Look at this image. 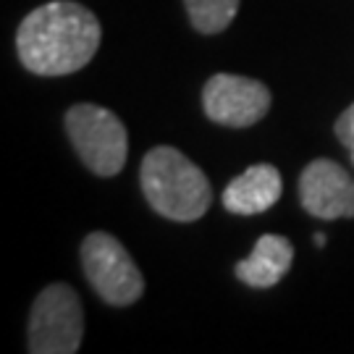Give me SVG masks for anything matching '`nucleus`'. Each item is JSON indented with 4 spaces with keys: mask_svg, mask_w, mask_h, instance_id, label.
Segmentation results:
<instances>
[{
    "mask_svg": "<svg viewBox=\"0 0 354 354\" xmlns=\"http://www.w3.org/2000/svg\"><path fill=\"white\" fill-rule=\"evenodd\" d=\"M333 131H336V137H339V142H342L344 147L354 152V102L339 115V121H336Z\"/></svg>",
    "mask_w": 354,
    "mask_h": 354,
    "instance_id": "9b49d317",
    "label": "nucleus"
},
{
    "mask_svg": "<svg viewBox=\"0 0 354 354\" xmlns=\"http://www.w3.org/2000/svg\"><path fill=\"white\" fill-rule=\"evenodd\" d=\"M140 184L150 207L176 223H192L213 205V187L176 147H152L140 168Z\"/></svg>",
    "mask_w": 354,
    "mask_h": 354,
    "instance_id": "f03ea898",
    "label": "nucleus"
},
{
    "mask_svg": "<svg viewBox=\"0 0 354 354\" xmlns=\"http://www.w3.org/2000/svg\"><path fill=\"white\" fill-rule=\"evenodd\" d=\"M82 268L89 286L113 307L134 304L145 291V279L127 247L105 231H92L82 241Z\"/></svg>",
    "mask_w": 354,
    "mask_h": 354,
    "instance_id": "39448f33",
    "label": "nucleus"
},
{
    "mask_svg": "<svg viewBox=\"0 0 354 354\" xmlns=\"http://www.w3.org/2000/svg\"><path fill=\"white\" fill-rule=\"evenodd\" d=\"M294 247L286 236L263 234L250 257L236 263V279L252 289H270L276 286L291 268Z\"/></svg>",
    "mask_w": 354,
    "mask_h": 354,
    "instance_id": "1a4fd4ad",
    "label": "nucleus"
},
{
    "mask_svg": "<svg viewBox=\"0 0 354 354\" xmlns=\"http://www.w3.org/2000/svg\"><path fill=\"white\" fill-rule=\"evenodd\" d=\"M203 105L210 121L228 129H247L263 121L270 108V89L250 76L215 74L203 89Z\"/></svg>",
    "mask_w": 354,
    "mask_h": 354,
    "instance_id": "423d86ee",
    "label": "nucleus"
},
{
    "mask_svg": "<svg viewBox=\"0 0 354 354\" xmlns=\"http://www.w3.org/2000/svg\"><path fill=\"white\" fill-rule=\"evenodd\" d=\"M281 174L276 165L257 163L228 181L223 189V207L234 215H257L279 203Z\"/></svg>",
    "mask_w": 354,
    "mask_h": 354,
    "instance_id": "6e6552de",
    "label": "nucleus"
},
{
    "mask_svg": "<svg viewBox=\"0 0 354 354\" xmlns=\"http://www.w3.org/2000/svg\"><path fill=\"white\" fill-rule=\"evenodd\" d=\"M66 134L95 176H115L124 171L129 134L115 113L92 102H79L66 113Z\"/></svg>",
    "mask_w": 354,
    "mask_h": 354,
    "instance_id": "7ed1b4c3",
    "label": "nucleus"
},
{
    "mask_svg": "<svg viewBox=\"0 0 354 354\" xmlns=\"http://www.w3.org/2000/svg\"><path fill=\"white\" fill-rule=\"evenodd\" d=\"M84 336V313L68 283H50L37 294L29 313L26 349L32 354H74Z\"/></svg>",
    "mask_w": 354,
    "mask_h": 354,
    "instance_id": "20e7f679",
    "label": "nucleus"
},
{
    "mask_svg": "<svg viewBox=\"0 0 354 354\" xmlns=\"http://www.w3.org/2000/svg\"><path fill=\"white\" fill-rule=\"evenodd\" d=\"M315 244L317 247H323V244H326V236H323V234H315Z\"/></svg>",
    "mask_w": 354,
    "mask_h": 354,
    "instance_id": "f8f14e48",
    "label": "nucleus"
},
{
    "mask_svg": "<svg viewBox=\"0 0 354 354\" xmlns=\"http://www.w3.org/2000/svg\"><path fill=\"white\" fill-rule=\"evenodd\" d=\"M299 203L323 221L354 218V178L336 160H313L299 176Z\"/></svg>",
    "mask_w": 354,
    "mask_h": 354,
    "instance_id": "0eeeda50",
    "label": "nucleus"
},
{
    "mask_svg": "<svg viewBox=\"0 0 354 354\" xmlns=\"http://www.w3.org/2000/svg\"><path fill=\"white\" fill-rule=\"evenodd\" d=\"M102 29L97 16L71 0H53L24 16L16 32V53L26 71L66 76L95 58Z\"/></svg>",
    "mask_w": 354,
    "mask_h": 354,
    "instance_id": "f257e3e1",
    "label": "nucleus"
},
{
    "mask_svg": "<svg viewBox=\"0 0 354 354\" xmlns=\"http://www.w3.org/2000/svg\"><path fill=\"white\" fill-rule=\"evenodd\" d=\"M192 26L200 35L223 32L239 11V0H184Z\"/></svg>",
    "mask_w": 354,
    "mask_h": 354,
    "instance_id": "9d476101",
    "label": "nucleus"
}]
</instances>
